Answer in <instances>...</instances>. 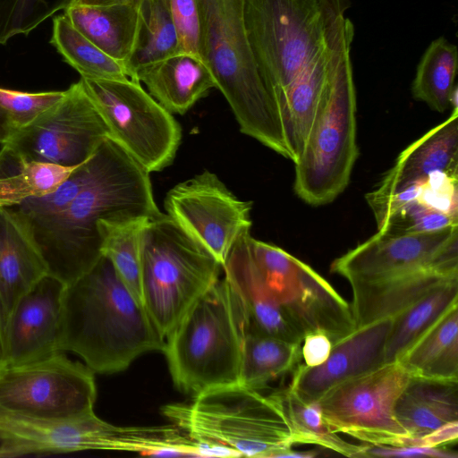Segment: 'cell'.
<instances>
[{"instance_id": "cell-3", "label": "cell", "mask_w": 458, "mask_h": 458, "mask_svg": "<svg viewBox=\"0 0 458 458\" xmlns=\"http://www.w3.org/2000/svg\"><path fill=\"white\" fill-rule=\"evenodd\" d=\"M199 55L243 134L291 160L278 102L260 77L248 40L244 0H198Z\"/></svg>"}, {"instance_id": "cell-46", "label": "cell", "mask_w": 458, "mask_h": 458, "mask_svg": "<svg viewBox=\"0 0 458 458\" xmlns=\"http://www.w3.org/2000/svg\"><path fill=\"white\" fill-rule=\"evenodd\" d=\"M4 332L3 327L0 318V364L4 366Z\"/></svg>"}, {"instance_id": "cell-11", "label": "cell", "mask_w": 458, "mask_h": 458, "mask_svg": "<svg viewBox=\"0 0 458 458\" xmlns=\"http://www.w3.org/2000/svg\"><path fill=\"white\" fill-rule=\"evenodd\" d=\"M410 378L400 362L383 364L335 386L317 403L333 431L367 445L403 446L409 435L394 405Z\"/></svg>"}, {"instance_id": "cell-41", "label": "cell", "mask_w": 458, "mask_h": 458, "mask_svg": "<svg viewBox=\"0 0 458 458\" xmlns=\"http://www.w3.org/2000/svg\"><path fill=\"white\" fill-rule=\"evenodd\" d=\"M364 457H436L457 458V453L444 449L443 447L424 446H393L386 445H367Z\"/></svg>"}, {"instance_id": "cell-9", "label": "cell", "mask_w": 458, "mask_h": 458, "mask_svg": "<svg viewBox=\"0 0 458 458\" xmlns=\"http://www.w3.org/2000/svg\"><path fill=\"white\" fill-rule=\"evenodd\" d=\"M246 242L267 293L305 335L321 331L333 344L355 328L351 305L318 272L283 249L255 239Z\"/></svg>"}, {"instance_id": "cell-33", "label": "cell", "mask_w": 458, "mask_h": 458, "mask_svg": "<svg viewBox=\"0 0 458 458\" xmlns=\"http://www.w3.org/2000/svg\"><path fill=\"white\" fill-rule=\"evenodd\" d=\"M181 52L178 34L165 0H143L132 52L124 66L130 79L141 66Z\"/></svg>"}, {"instance_id": "cell-38", "label": "cell", "mask_w": 458, "mask_h": 458, "mask_svg": "<svg viewBox=\"0 0 458 458\" xmlns=\"http://www.w3.org/2000/svg\"><path fill=\"white\" fill-rule=\"evenodd\" d=\"M64 95V90L30 93L0 88V107L10 115L17 130L30 124Z\"/></svg>"}, {"instance_id": "cell-6", "label": "cell", "mask_w": 458, "mask_h": 458, "mask_svg": "<svg viewBox=\"0 0 458 458\" xmlns=\"http://www.w3.org/2000/svg\"><path fill=\"white\" fill-rule=\"evenodd\" d=\"M350 5V0H244V23L252 55L277 102L338 32Z\"/></svg>"}, {"instance_id": "cell-1", "label": "cell", "mask_w": 458, "mask_h": 458, "mask_svg": "<svg viewBox=\"0 0 458 458\" xmlns=\"http://www.w3.org/2000/svg\"><path fill=\"white\" fill-rule=\"evenodd\" d=\"M91 182L59 214L24 223L47 264L48 274L66 285L101 258L102 220L154 217L161 213L149 173L111 138Z\"/></svg>"}, {"instance_id": "cell-15", "label": "cell", "mask_w": 458, "mask_h": 458, "mask_svg": "<svg viewBox=\"0 0 458 458\" xmlns=\"http://www.w3.org/2000/svg\"><path fill=\"white\" fill-rule=\"evenodd\" d=\"M430 267L458 268V225L405 234L377 232L335 259L330 271L351 283L381 280Z\"/></svg>"}, {"instance_id": "cell-20", "label": "cell", "mask_w": 458, "mask_h": 458, "mask_svg": "<svg viewBox=\"0 0 458 458\" xmlns=\"http://www.w3.org/2000/svg\"><path fill=\"white\" fill-rule=\"evenodd\" d=\"M458 107L403 149L380 183L366 194L367 202L386 199L421 184L432 174H458Z\"/></svg>"}, {"instance_id": "cell-43", "label": "cell", "mask_w": 458, "mask_h": 458, "mask_svg": "<svg viewBox=\"0 0 458 458\" xmlns=\"http://www.w3.org/2000/svg\"><path fill=\"white\" fill-rule=\"evenodd\" d=\"M457 437L458 420H454L441 426L422 437L407 438L404 445L444 447V445L456 441Z\"/></svg>"}, {"instance_id": "cell-29", "label": "cell", "mask_w": 458, "mask_h": 458, "mask_svg": "<svg viewBox=\"0 0 458 458\" xmlns=\"http://www.w3.org/2000/svg\"><path fill=\"white\" fill-rule=\"evenodd\" d=\"M455 305H458V279L434 289L393 317L385 349V364L398 362Z\"/></svg>"}, {"instance_id": "cell-2", "label": "cell", "mask_w": 458, "mask_h": 458, "mask_svg": "<svg viewBox=\"0 0 458 458\" xmlns=\"http://www.w3.org/2000/svg\"><path fill=\"white\" fill-rule=\"evenodd\" d=\"M165 343L104 255L66 285L62 352L77 354L94 372L124 370L143 353L163 352Z\"/></svg>"}, {"instance_id": "cell-23", "label": "cell", "mask_w": 458, "mask_h": 458, "mask_svg": "<svg viewBox=\"0 0 458 458\" xmlns=\"http://www.w3.org/2000/svg\"><path fill=\"white\" fill-rule=\"evenodd\" d=\"M48 269L23 222L11 210L0 208V318L3 332L19 299Z\"/></svg>"}, {"instance_id": "cell-37", "label": "cell", "mask_w": 458, "mask_h": 458, "mask_svg": "<svg viewBox=\"0 0 458 458\" xmlns=\"http://www.w3.org/2000/svg\"><path fill=\"white\" fill-rule=\"evenodd\" d=\"M75 0H0V45L17 35H27Z\"/></svg>"}, {"instance_id": "cell-32", "label": "cell", "mask_w": 458, "mask_h": 458, "mask_svg": "<svg viewBox=\"0 0 458 458\" xmlns=\"http://www.w3.org/2000/svg\"><path fill=\"white\" fill-rule=\"evenodd\" d=\"M457 47L440 37L430 43L418 64L411 84L413 98L443 113L457 106Z\"/></svg>"}, {"instance_id": "cell-24", "label": "cell", "mask_w": 458, "mask_h": 458, "mask_svg": "<svg viewBox=\"0 0 458 458\" xmlns=\"http://www.w3.org/2000/svg\"><path fill=\"white\" fill-rule=\"evenodd\" d=\"M132 80L145 84L148 94L169 113L179 114L216 88L203 60L187 52L140 67Z\"/></svg>"}, {"instance_id": "cell-21", "label": "cell", "mask_w": 458, "mask_h": 458, "mask_svg": "<svg viewBox=\"0 0 458 458\" xmlns=\"http://www.w3.org/2000/svg\"><path fill=\"white\" fill-rule=\"evenodd\" d=\"M244 232L223 264L224 277L236 293L245 317L246 334L274 336L301 344L303 334L265 289L255 267Z\"/></svg>"}, {"instance_id": "cell-14", "label": "cell", "mask_w": 458, "mask_h": 458, "mask_svg": "<svg viewBox=\"0 0 458 458\" xmlns=\"http://www.w3.org/2000/svg\"><path fill=\"white\" fill-rule=\"evenodd\" d=\"M164 207L165 214L222 267L237 239L251 227L252 202L237 198L208 170L174 185Z\"/></svg>"}, {"instance_id": "cell-34", "label": "cell", "mask_w": 458, "mask_h": 458, "mask_svg": "<svg viewBox=\"0 0 458 458\" xmlns=\"http://www.w3.org/2000/svg\"><path fill=\"white\" fill-rule=\"evenodd\" d=\"M50 43L81 78L92 80L130 79L123 63L114 59L81 34L65 14L53 20Z\"/></svg>"}, {"instance_id": "cell-12", "label": "cell", "mask_w": 458, "mask_h": 458, "mask_svg": "<svg viewBox=\"0 0 458 458\" xmlns=\"http://www.w3.org/2000/svg\"><path fill=\"white\" fill-rule=\"evenodd\" d=\"M94 371L64 352L0 369V407L27 416L74 419L94 412Z\"/></svg>"}, {"instance_id": "cell-42", "label": "cell", "mask_w": 458, "mask_h": 458, "mask_svg": "<svg viewBox=\"0 0 458 458\" xmlns=\"http://www.w3.org/2000/svg\"><path fill=\"white\" fill-rule=\"evenodd\" d=\"M333 348L330 338L321 331L306 334L301 342V357L308 367L323 364L329 357Z\"/></svg>"}, {"instance_id": "cell-35", "label": "cell", "mask_w": 458, "mask_h": 458, "mask_svg": "<svg viewBox=\"0 0 458 458\" xmlns=\"http://www.w3.org/2000/svg\"><path fill=\"white\" fill-rule=\"evenodd\" d=\"M295 444H313L347 457H364L365 445L352 444L333 431L317 403L301 401L289 387L278 391Z\"/></svg>"}, {"instance_id": "cell-44", "label": "cell", "mask_w": 458, "mask_h": 458, "mask_svg": "<svg viewBox=\"0 0 458 458\" xmlns=\"http://www.w3.org/2000/svg\"><path fill=\"white\" fill-rule=\"evenodd\" d=\"M15 131L16 128L10 115L0 107V143H6Z\"/></svg>"}, {"instance_id": "cell-45", "label": "cell", "mask_w": 458, "mask_h": 458, "mask_svg": "<svg viewBox=\"0 0 458 458\" xmlns=\"http://www.w3.org/2000/svg\"><path fill=\"white\" fill-rule=\"evenodd\" d=\"M143 0H75L73 4L88 6H105L114 4H131L139 7Z\"/></svg>"}, {"instance_id": "cell-39", "label": "cell", "mask_w": 458, "mask_h": 458, "mask_svg": "<svg viewBox=\"0 0 458 458\" xmlns=\"http://www.w3.org/2000/svg\"><path fill=\"white\" fill-rule=\"evenodd\" d=\"M458 174L437 172L417 186L415 199L428 208L457 216Z\"/></svg>"}, {"instance_id": "cell-26", "label": "cell", "mask_w": 458, "mask_h": 458, "mask_svg": "<svg viewBox=\"0 0 458 458\" xmlns=\"http://www.w3.org/2000/svg\"><path fill=\"white\" fill-rule=\"evenodd\" d=\"M72 24L106 54L125 64L136 38L138 8L131 4H72L64 11Z\"/></svg>"}, {"instance_id": "cell-40", "label": "cell", "mask_w": 458, "mask_h": 458, "mask_svg": "<svg viewBox=\"0 0 458 458\" xmlns=\"http://www.w3.org/2000/svg\"><path fill=\"white\" fill-rule=\"evenodd\" d=\"M173 18L181 52L199 55L200 13L198 0H165Z\"/></svg>"}, {"instance_id": "cell-13", "label": "cell", "mask_w": 458, "mask_h": 458, "mask_svg": "<svg viewBox=\"0 0 458 458\" xmlns=\"http://www.w3.org/2000/svg\"><path fill=\"white\" fill-rule=\"evenodd\" d=\"M108 138L109 130L80 80L4 144L29 160L72 168L86 162Z\"/></svg>"}, {"instance_id": "cell-30", "label": "cell", "mask_w": 458, "mask_h": 458, "mask_svg": "<svg viewBox=\"0 0 458 458\" xmlns=\"http://www.w3.org/2000/svg\"><path fill=\"white\" fill-rule=\"evenodd\" d=\"M301 360V344L266 335L246 334L239 384L261 390L274 379L293 374Z\"/></svg>"}, {"instance_id": "cell-16", "label": "cell", "mask_w": 458, "mask_h": 458, "mask_svg": "<svg viewBox=\"0 0 458 458\" xmlns=\"http://www.w3.org/2000/svg\"><path fill=\"white\" fill-rule=\"evenodd\" d=\"M66 284L46 275L16 302L4 333V365H20L62 352Z\"/></svg>"}, {"instance_id": "cell-18", "label": "cell", "mask_w": 458, "mask_h": 458, "mask_svg": "<svg viewBox=\"0 0 458 458\" xmlns=\"http://www.w3.org/2000/svg\"><path fill=\"white\" fill-rule=\"evenodd\" d=\"M103 420L27 416L0 407V457L100 450Z\"/></svg>"}, {"instance_id": "cell-47", "label": "cell", "mask_w": 458, "mask_h": 458, "mask_svg": "<svg viewBox=\"0 0 458 458\" xmlns=\"http://www.w3.org/2000/svg\"><path fill=\"white\" fill-rule=\"evenodd\" d=\"M2 368V365L0 364V369Z\"/></svg>"}, {"instance_id": "cell-19", "label": "cell", "mask_w": 458, "mask_h": 458, "mask_svg": "<svg viewBox=\"0 0 458 458\" xmlns=\"http://www.w3.org/2000/svg\"><path fill=\"white\" fill-rule=\"evenodd\" d=\"M353 36V24L345 17L335 37L278 98L284 135L294 164L304 149L330 75Z\"/></svg>"}, {"instance_id": "cell-31", "label": "cell", "mask_w": 458, "mask_h": 458, "mask_svg": "<svg viewBox=\"0 0 458 458\" xmlns=\"http://www.w3.org/2000/svg\"><path fill=\"white\" fill-rule=\"evenodd\" d=\"M151 218L102 220L98 224L102 255L110 260L122 282L142 305L141 244Z\"/></svg>"}, {"instance_id": "cell-4", "label": "cell", "mask_w": 458, "mask_h": 458, "mask_svg": "<svg viewBox=\"0 0 458 458\" xmlns=\"http://www.w3.org/2000/svg\"><path fill=\"white\" fill-rule=\"evenodd\" d=\"M245 335L242 304L220 277L165 337L163 352L174 385L194 396L239 383Z\"/></svg>"}, {"instance_id": "cell-7", "label": "cell", "mask_w": 458, "mask_h": 458, "mask_svg": "<svg viewBox=\"0 0 458 458\" xmlns=\"http://www.w3.org/2000/svg\"><path fill=\"white\" fill-rule=\"evenodd\" d=\"M222 271L221 263L165 213L148 221L141 244L143 306L162 337Z\"/></svg>"}, {"instance_id": "cell-25", "label": "cell", "mask_w": 458, "mask_h": 458, "mask_svg": "<svg viewBox=\"0 0 458 458\" xmlns=\"http://www.w3.org/2000/svg\"><path fill=\"white\" fill-rule=\"evenodd\" d=\"M409 438H420L458 420V381L411 377L394 405Z\"/></svg>"}, {"instance_id": "cell-22", "label": "cell", "mask_w": 458, "mask_h": 458, "mask_svg": "<svg viewBox=\"0 0 458 458\" xmlns=\"http://www.w3.org/2000/svg\"><path fill=\"white\" fill-rule=\"evenodd\" d=\"M458 279V268L430 267L376 281L349 283L355 326L393 318L434 289Z\"/></svg>"}, {"instance_id": "cell-36", "label": "cell", "mask_w": 458, "mask_h": 458, "mask_svg": "<svg viewBox=\"0 0 458 458\" xmlns=\"http://www.w3.org/2000/svg\"><path fill=\"white\" fill-rule=\"evenodd\" d=\"M371 210L377 232L386 234L428 232L458 225V217L428 208L416 199L388 201Z\"/></svg>"}, {"instance_id": "cell-8", "label": "cell", "mask_w": 458, "mask_h": 458, "mask_svg": "<svg viewBox=\"0 0 458 458\" xmlns=\"http://www.w3.org/2000/svg\"><path fill=\"white\" fill-rule=\"evenodd\" d=\"M350 52L351 47L344 49L330 75L304 149L294 164V192L310 206L330 203L346 189L359 156Z\"/></svg>"}, {"instance_id": "cell-27", "label": "cell", "mask_w": 458, "mask_h": 458, "mask_svg": "<svg viewBox=\"0 0 458 458\" xmlns=\"http://www.w3.org/2000/svg\"><path fill=\"white\" fill-rule=\"evenodd\" d=\"M398 362L411 377L458 381V305L450 309Z\"/></svg>"}, {"instance_id": "cell-5", "label": "cell", "mask_w": 458, "mask_h": 458, "mask_svg": "<svg viewBox=\"0 0 458 458\" xmlns=\"http://www.w3.org/2000/svg\"><path fill=\"white\" fill-rule=\"evenodd\" d=\"M163 414L188 437L227 447L238 456L284 457L295 445L278 391L265 395L239 383L211 388Z\"/></svg>"}, {"instance_id": "cell-10", "label": "cell", "mask_w": 458, "mask_h": 458, "mask_svg": "<svg viewBox=\"0 0 458 458\" xmlns=\"http://www.w3.org/2000/svg\"><path fill=\"white\" fill-rule=\"evenodd\" d=\"M81 81L110 133L147 172L170 165L182 140V128L173 114L157 102L139 81Z\"/></svg>"}, {"instance_id": "cell-17", "label": "cell", "mask_w": 458, "mask_h": 458, "mask_svg": "<svg viewBox=\"0 0 458 458\" xmlns=\"http://www.w3.org/2000/svg\"><path fill=\"white\" fill-rule=\"evenodd\" d=\"M394 318H385L357 327L333 344L321 365L301 363L292 374L289 387L303 402L317 403L335 386L385 364V349Z\"/></svg>"}, {"instance_id": "cell-28", "label": "cell", "mask_w": 458, "mask_h": 458, "mask_svg": "<svg viewBox=\"0 0 458 458\" xmlns=\"http://www.w3.org/2000/svg\"><path fill=\"white\" fill-rule=\"evenodd\" d=\"M27 159L7 144L0 149V208L55 191L74 170Z\"/></svg>"}]
</instances>
